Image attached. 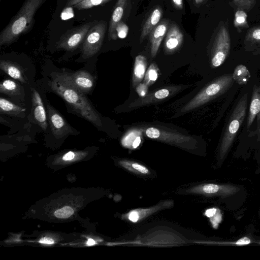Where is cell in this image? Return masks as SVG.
<instances>
[{
	"label": "cell",
	"instance_id": "cell-1",
	"mask_svg": "<svg viewBox=\"0 0 260 260\" xmlns=\"http://www.w3.org/2000/svg\"><path fill=\"white\" fill-rule=\"evenodd\" d=\"M52 90L61 97L82 117L98 128H101V119L84 93L73 87L68 81L57 74L50 83Z\"/></svg>",
	"mask_w": 260,
	"mask_h": 260
},
{
	"label": "cell",
	"instance_id": "cell-2",
	"mask_svg": "<svg viewBox=\"0 0 260 260\" xmlns=\"http://www.w3.org/2000/svg\"><path fill=\"white\" fill-rule=\"evenodd\" d=\"M45 0H26L0 35V46L10 44L31 29L34 17Z\"/></svg>",
	"mask_w": 260,
	"mask_h": 260
},
{
	"label": "cell",
	"instance_id": "cell-3",
	"mask_svg": "<svg viewBox=\"0 0 260 260\" xmlns=\"http://www.w3.org/2000/svg\"><path fill=\"white\" fill-rule=\"evenodd\" d=\"M248 104V95L245 93L238 101L224 127L220 139L218 156L224 159L229 152L246 116Z\"/></svg>",
	"mask_w": 260,
	"mask_h": 260
},
{
	"label": "cell",
	"instance_id": "cell-4",
	"mask_svg": "<svg viewBox=\"0 0 260 260\" xmlns=\"http://www.w3.org/2000/svg\"><path fill=\"white\" fill-rule=\"evenodd\" d=\"M232 74L222 75L212 81L181 109L186 113L199 107L226 92L233 85Z\"/></svg>",
	"mask_w": 260,
	"mask_h": 260
},
{
	"label": "cell",
	"instance_id": "cell-5",
	"mask_svg": "<svg viewBox=\"0 0 260 260\" xmlns=\"http://www.w3.org/2000/svg\"><path fill=\"white\" fill-rule=\"evenodd\" d=\"M143 130L145 136L152 140L188 150L195 149L197 147V140L191 136L154 126L143 127Z\"/></svg>",
	"mask_w": 260,
	"mask_h": 260
},
{
	"label": "cell",
	"instance_id": "cell-6",
	"mask_svg": "<svg viewBox=\"0 0 260 260\" xmlns=\"http://www.w3.org/2000/svg\"><path fill=\"white\" fill-rule=\"evenodd\" d=\"M107 22L98 21L89 29L82 42V56L84 59L91 57L101 49L107 29Z\"/></svg>",
	"mask_w": 260,
	"mask_h": 260
},
{
	"label": "cell",
	"instance_id": "cell-7",
	"mask_svg": "<svg viewBox=\"0 0 260 260\" xmlns=\"http://www.w3.org/2000/svg\"><path fill=\"white\" fill-rule=\"evenodd\" d=\"M98 22L97 20L88 22L68 29L56 42V48L66 51L75 50L82 43L89 29Z\"/></svg>",
	"mask_w": 260,
	"mask_h": 260
},
{
	"label": "cell",
	"instance_id": "cell-8",
	"mask_svg": "<svg viewBox=\"0 0 260 260\" xmlns=\"http://www.w3.org/2000/svg\"><path fill=\"white\" fill-rule=\"evenodd\" d=\"M231 48V40L228 29L221 26L219 29L210 54L211 67L216 68L222 65L228 57Z\"/></svg>",
	"mask_w": 260,
	"mask_h": 260
},
{
	"label": "cell",
	"instance_id": "cell-9",
	"mask_svg": "<svg viewBox=\"0 0 260 260\" xmlns=\"http://www.w3.org/2000/svg\"><path fill=\"white\" fill-rule=\"evenodd\" d=\"M239 188L231 185H221L214 183H204L192 186L185 192L207 197H228L238 191Z\"/></svg>",
	"mask_w": 260,
	"mask_h": 260
},
{
	"label": "cell",
	"instance_id": "cell-10",
	"mask_svg": "<svg viewBox=\"0 0 260 260\" xmlns=\"http://www.w3.org/2000/svg\"><path fill=\"white\" fill-rule=\"evenodd\" d=\"M174 206V201L167 199L159 202L157 204L148 207L131 210L122 214L121 218L133 223H138L150 215L164 209L172 208Z\"/></svg>",
	"mask_w": 260,
	"mask_h": 260
},
{
	"label": "cell",
	"instance_id": "cell-11",
	"mask_svg": "<svg viewBox=\"0 0 260 260\" xmlns=\"http://www.w3.org/2000/svg\"><path fill=\"white\" fill-rule=\"evenodd\" d=\"M183 88L182 86H171L156 90L144 97L136 99L128 107L131 109L136 108L160 101L173 95Z\"/></svg>",
	"mask_w": 260,
	"mask_h": 260
},
{
	"label": "cell",
	"instance_id": "cell-12",
	"mask_svg": "<svg viewBox=\"0 0 260 260\" xmlns=\"http://www.w3.org/2000/svg\"><path fill=\"white\" fill-rule=\"evenodd\" d=\"M73 87L83 93L89 92L94 84L93 76L88 72L79 71L73 73H59Z\"/></svg>",
	"mask_w": 260,
	"mask_h": 260
},
{
	"label": "cell",
	"instance_id": "cell-13",
	"mask_svg": "<svg viewBox=\"0 0 260 260\" xmlns=\"http://www.w3.org/2000/svg\"><path fill=\"white\" fill-rule=\"evenodd\" d=\"M47 111L51 129L55 137L60 138L67 134H73L71 126L54 107L47 105Z\"/></svg>",
	"mask_w": 260,
	"mask_h": 260
},
{
	"label": "cell",
	"instance_id": "cell-14",
	"mask_svg": "<svg viewBox=\"0 0 260 260\" xmlns=\"http://www.w3.org/2000/svg\"><path fill=\"white\" fill-rule=\"evenodd\" d=\"M256 121L255 134L260 141V85L254 84L253 86L251 99L249 105L246 122V129L248 130L254 120Z\"/></svg>",
	"mask_w": 260,
	"mask_h": 260
},
{
	"label": "cell",
	"instance_id": "cell-15",
	"mask_svg": "<svg viewBox=\"0 0 260 260\" xmlns=\"http://www.w3.org/2000/svg\"><path fill=\"white\" fill-rule=\"evenodd\" d=\"M183 40L184 36L179 26L175 23L171 24L169 27L164 44L165 53L171 54L178 51Z\"/></svg>",
	"mask_w": 260,
	"mask_h": 260
},
{
	"label": "cell",
	"instance_id": "cell-16",
	"mask_svg": "<svg viewBox=\"0 0 260 260\" xmlns=\"http://www.w3.org/2000/svg\"><path fill=\"white\" fill-rule=\"evenodd\" d=\"M167 19L159 22L150 31L149 39L151 43V55L154 58L157 54L160 45L170 26Z\"/></svg>",
	"mask_w": 260,
	"mask_h": 260
},
{
	"label": "cell",
	"instance_id": "cell-17",
	"mask_svg": "<svg viewBox=\"0 0 260 260\" xmlns=\"http://www.w3.org/2000/svg\"><path fill=\"white\" fill-rule=\"evenodd\" d=\"M31 100L33 116L36 123L45 131L48 127L47 116L43 103L39 93L31 89Z\"/></svg>",
	"mask_w": 260,
	"mask_h": 260
},
{
	"label": "cell",
	"instance_id": "cell-18",
	"mask_svg": "<svg viewBox=\"0 0 260 260\" xmlns=\"http://www.w3.org/2000/svg\"><path fill=\"white\" fill-rule=\"evenodd\" d=\"M128 0H117L110 21L108 38L109 40H115L118 37L116 31V27L123 15V13Z\"/></svg>",
	"mask_w": 260,
	"mask_h": 260
},
{
	"label": "cell",
	"instance_id": "cell-19",
	"mask_svg": "<svg viewBox=\"0 0 260 260\" xmlns=\"http://www.w3.org/2000/svg\"><path fill=\"white\" fill-rule=\"evenodd\" d=\"M162 14V9L159 6H156L151 11L143 25L140 37V42L149 35L152 29L159 22Z\"/></svg>",
	"mask_w": 260,
	"mask_h": 260
},
{
	"label": "cell",
	"instance_id": "cell-20",
	"mask_svg": "<svg viewBox=\"0 0 260 260\" xmlns=\"http://www.w3.org/2000/svg\"><path fill=\"white\" fill-rule=\"evenodd\" d=\"M143 134V127L131 128L123 136L121 141V144L128 149H136L141 144Z\"/></svg>",
	"mask_w": 260,
	"mask_h": 260
},
{
	"label": "cell",
	"instance_id": "cell-21",
	"mask_svg": "<svg viewBox=\"0 0 260 260\" xmlns=\"http://www.w3.org/2000/svg\"><path fill=\"white\" fill-rule=\"evenodd\" d=\"M147 66L146 57L139 55L135 58L132 78V85L135 88L144 79Z\"/></svg>",
	"mask_w": 260,
	"mask_h": 260
},
{
	"label": "cell",
	"instance_id": "cell-22",
	"mask_svg": "<svg viewBox=\"0 0 260 260\" xmlns=\"http://www.w3.org/2000/svg\"><path fill=\"white\" fill-rule=\"evenodd\" d=\"M0 69L14 79L17 80L22 83H25L23 71L17 64L7 60H1Z\"/></svg>",
	"mask_w": 260,
	"mask_h": 260
},
{
	"label": "cell",
	"instance_id": "cell-23",
	"mask_svg": "<svg viewBox=\"0 0 260 260\" xmlns=\"http://www.w3.org/2000/svg\"><path fill=\"white\" fill-rule=\"evenodd\" d=\"M25 109L11 102L6 99L0 98V111L1 113L19 117H25Z\"/></svg>",
	"mask_w": 260,
	"mask_h": 260
},
{
	"label": "cell",
	"instance_id": "cell-24",
	"mask_svg": "<svg viewBox=\"0 0 260 260\" xmlns=\"http://www.w3.org/2000/svg\"><path fill=\"white\" fill-rule=\"evenodd\" d=\"M119 164L126 170L135 174L141 176L150 174L149 169L138 162L128 159H122L119 161Z\"/></svg>",
	"mask_w": 260,
	"mask_h": 260
},
{
	"label": "cell",
	"instance_id": "cell-25",
	"mask_svg": "<svg viewBox=\"0 0 260 260\" xmlns=\"http://www.w3.org/2000/svg\"><path fill=\"white\" fill-rule=\"evenodd\" d=\"M19 85L11 79L4 80L0 84V92L9 95H16L20 93Z\"/></svg>",
	"mask_w": 260,
	"mask_h": 260
},
{
	"label": "cell",
	"instance_id": "cell-26",
	"mask_svg": "<svg viewBox=\"0 0 260 260\" xmlns=\"http://www.w3.org/2000/svg\"><path fill=\"white\" fill-rule=\"evenodd\" d=\"M233 74L235 81L240 85L247 84L250 78V74L247 68L244 65L237 66Z\"/></svg>",
	"mask_w": 260,
	"mask_h": 260
},
{
	"label": "cell",
	"instance_id": "cell-27",
	"mask_svg": "<svg viewBox=\"0 0 260 260\" xmlns=\"http://www.w3.org/2000/svg\"><path fill=\"white\" fill-rule=\"evenodd\" d=\"M158 71L157 64L154 62H152L146 72L143 82L148 86L154 84L158 78Z\"/></svg>",
	"mask_w": 260,
	"mask_h": 260
},
{
	"label": "cell",
	"instance_id": "cell-28",
	"mask_svg": "<svg viewBox=\"0 0 260 260\" xmlns=\"http://www.w3.org/2000/svg\"><path fill=\"white\" fill-rule=\"evenodd\" d=\"M111 0H84L73 6L74 8L79 10L91 8L93 7L104 4Z\"/></svg>",
	"mask_w": 260,
	"mask_h": 260
},
{
	"label": "cell",
	"instance_id": "cell-29",
	"mask_svg": "<svg viewBox=\"0 0 260 260\" xmlns=\"http://www.w3.org/2000/svg\"><path fill=\"white\" fill-rule=\"evenodd\" d=\"M246 13L242 10L237 11L235 15L234 24L238 28H242L248 26Z\"/></svg>",
	"mask_w": 260,
	"mask_h": 260
},
{
	"label": "cell",
	"instance_id": "cell-30",
	"mask_svg": "<svg viewBox=\"0 0 260 260\" xmlns=\"http://www.w3.org/2000/svg\"><path fill=\"white\" fill-rule=\"evenodd\" d=\"M116 31L117 37L120 39L126 37L128 32V27L123 21H120L116 25Z\"/></svg>",
	"mask_w": 260,
	"mask_h": 260
},
{
	"label": "cell",
	"instance_id": "cell-31",
	"mask_svg": "<svg viewBox=\"0 0 260 260\" xmlns=\"http://www.w3.org/2000/svg\"><path fill=\"white\" fill-rule=\"evenodd\" d=\"M74 213L73 210L69 206L64 207L56 210L54 212V215L59 218H67Z\"/></svg>",
	"mask_w": 260,
	"mask_h": 260
},
{
	"label": "cell",
	"instance_id": "cell-32",
	"mask_svg": "<svg viewBox=\"0 0 260 260\" xmlns=\"http://www.w3.org/2000/svg\"><path fill=\"white\" fill-rule=\"evenodd\" d=\"M148 86L144 82L140 83L135 88L139 97H144L148 94Z\"/></svg>",
	"mask_w": 260,
	"mask_h": 260
},
{
	"label": "cell",
	"instance_id": "cell-33",
	"mask_svg": "<svg viewBox=\"0 0 260 260\" xmlns=\"http://www.w3.org/2000/svg\"><path fill=\"white\" fill-rule=\"evenodd\" d=\"M254 1L255 0H234L236 5L247 10L251 8Z\"/></svg>",
	"mask_w": 260,
	"mask_h": 260
},
{
	"label": "cell",
	"instance_id": "cell-34",
	"mask_svg": "<svg viewBox=\"0 0 260 260\" xmlns=\"http://www.w3.org/2000/svg\"><path fill=\"white\" fill-rule=\"evenodd\" d=\"M249 37L253 41L260 42V27L254 29L250 33Z\"/></svg>",
	"mask_w": 260,
	"mask_h": 260
},
{
	"label": "cell",
	"instance_id": "cell-35",
	"mask_svg": "<svg viewBox=\"0 0 260 260\" xmlns=\"http://www.w3.org/2000/svg\"><path fill=\"white\" fill-rule=\"evenodd\" d=\"M251 243V240L247 237H242L238 240L235 244L237 245H248Z\"/></svg>",
	"mask_w": 260,
	"mask_h": 260
},
{
	"label": "cell",
	"instance_id": "cell-36",
	"mask_svg": "<svg viewBox=\"0 0 260 260\" xmlns=\"http://www.w3.org/2000/svg\"><path fill=\"white\" fill-rule=\"evenodd\" d=\"M174 6L178 10L183 8V0H171Z\"/></svg>",
	"mask_w": 260,
	"mask_h": 260
},
{
	"label": "cell",
	"instance_id": "cell-37",
	"mask_svg": "<svg viewBox=\"0 0 260 260\" xmlns=\"http://www.w3.org/2000/svg\"><path fill=\"white\" fill-rule=\"evenodd\" d=\"M75 156V153L73 151H69L68 153H66L62 156V159L63 160H70L74 158Z\"/></svg>",
	"mask_w": 260,
	"mask_h": 260
},
{
	"label": "cell",
	"instance_id": "cell-38",
	"mask_svg": "<svg viewBox=\"0 0 260 260\" xmlns=\"http://www.w3.org/2000/svg\"><path fill=\"white\" fill-rule=\"evenodd\" d=\"M40 243L42 244H51L54 243L53 240L50 238H43L40 240Z\"/></svg>",
	"mask_w": 260,
	"mask_h": 260
},
{
	"label": "cell",
	"instance_id": "cell-39",
	"mask_svg": "<svg viewBox=\"0 0 260 260\" xmlns=\"http://www.w3.org/2000/svg\"><path fill=\"white\" fill-rule=\"evenodd\" d=\"M84 0H68L66 6L68 7L74 6Z\"/></svg>",
	"mask_w": 260,
	"mask_h": 260
},
{
	"label": "cell",
	"instance_id": "cell-40",
	"mask_svg": "<svg viewBox=\"0 0 260 260\" xmlns=\"http://www.w3.org/2000/svg\"><path fill=\"white\" fill-rule=\"evenodd\" d=\"M216 211V209L215 208L209 209L206 211V215L209 217L213 216Z\"/></svg>",
	"mask_w": 260,
	"mask_h": 260
},
{
	"label": "cell",
	"instance_id": "cell-41",
	"mask_svg": "<svg viewBox=\"0 0 260 260\" xmlns=\"http://www.w3.org/2000/svg\"><path fill=\"white\" fill-rule=\"evenodd\" d=\"M95 243V241L91 239H88V240L87 242V245L88 246H91V245H94Z\"/></svg>",
	"mask_w": 260,
	"mask_h": 260
},
{
	"label": "cell",
	"instance_id": "cell-42",
	"mask_svg": "<svg viewBox=\"0 0 260 260\" xmlns=\"http://www.w3.org/2000/svg\"><path fill=\"white\" fill-rule=\"evenodd\" d=\"M203 0H195L196 3L197 4H200L203 2Z\"/></svg>",
	"mask_w": 260,
	"mask_h": 260
},
{
	"label": "cell",
	"instance_id": "cell-43",
	"mask_svg": "<svg viewBox=\"0 0 260 260\" xmlns=\"http://www.w3.org/2000/svg\"></svg>",
	"mask_w": 260,
	"mask_h": 260
}]
</instances>
